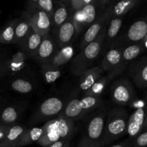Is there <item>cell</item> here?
<instances>
[{"label": "cell", "mask_w": 147, "mask_h": 147, "mask_svg": "<svg viewBox=\"0 0 147 147\" xmlns=\"http://www.w3.org/2000/svg\"><path fill=\"white\" fill-rule=\"evenodd\" d=\"M145 111L144 109H138L130 118L128 133L131 136H135L140 132L144 125Z\"/></svg>", "instance_id": "6da1fadb"}, {"label": "cell", "mask_w": 147, "mask_h": 147, "mask_svg": "<svg viewBox=\"0 0 147 147\" xmlns=\"http://www.w3.org/2000/svg\"><path fill=\"white\" fill-rule=\"evenodd\" d=\"M147 35V22L140 20L131 25L128 30V38L134 42L139 41Z\"/></svg>", "instance_id": "7a4b0ae2"}, {"label": "cell", "mask_w": 147, "mask_h": 147, "mask_svg": "<svg viewBox=\"0 0 147 147\" xmlns=\"http://www.w3.org/2000/svg\"><path fill=\"white\" fill-rule=\"evenodd\" d=\"M62 109V102L56 98H50L45 100L41 105L40 110L46 116H53L59 113Z\"/></svg>", "instance_id": "3957f363"}, {"label": "cell", "mask_w": 147, "mask_h": 147, "mask_svg": "<svg viewBox=\"0 0 147 147\" xmlns=\"http://www.w3.org/2000/svg\"><path fill=\"white\" fill-rule=\"evenodd\" d=\"M104 126V121L101 117H96L92 119L89 124L88 133L89 137L96 139L100 136Z\"/></svg>", "instance_id": "277c9868"}, {"label": "cell", "mask_w": 147, "mask_h": 147, "mask_svg": "<svg viewBox=\"0 0 147 147\" xmlns=\"http://www.w3.org/2000/svg\"><path fill=\"white\" fill-rule=\"evenodd\" d=\"M74 32V27L71 22H66L61 27L59 30V38L63 42L70 41Z\"/></svg>", "instance_id": "5b68a950"}, {"label": "cell", "mask_w": 147, "mask_h": 147, "mask_svg": "<svg viewBox=\"0 0 147 147\" xmlns=\"http://www.w3.org/2000/svg\"><path fill=\"white\" fill-rule=\"evenodd\" d=\"M113 96L120 103H127L131 98V93L125 86H119L114 90Z\"/></svg>", "instance_id": "8992f818"}, {"label": "cell", "mask_w": 147, "mask_h": 147, "mask_svg": "<svg viewBox=\"0 0 147 147\" xmlns=\"http://www.w3.org/2000/svg\"><path fill=\"white\" fill-rule=\"evenodd\" d=\"M82 111V109L80 104V100L74 99L68 104L65 112L68 117H74L79 115Z\"/></svg>", "instance_id": "52a82bcc"}, {"label": "cell", "mask_w": 147, "mask_h": 147, "mask_svg": "<svg viewBox=\"0 0 147 147\" xmlns=\"http://www.w3.org/2000/svg\"><path fill=\"white\" fill-rule=\"evenodd\" d=\"M125 129V122L122 119H116L111 122L108 126L109 131L114 135H118L122 133Z\"/></svg>", "instance_id": "ba28073f"}, {"label": "cell", "mask_w": 147, "mask_h": 147, "mask_svg": "<svg viewBox=\"0 0 147 147\" xmlns=\"http://www.w3.org/2000/svg\"><path fill=\"white\" fill-rule=\"evenodd\" d=\"M13 88L20 93H28L32 90V86L29 82L23 80H17L12 85Z\"/></svg>", "instance_id": "9c48e42d"}, {"label": "cell", "mask_w": 147, "mask_h": 147, "mask_svg": "<svg viewBox=\"0 0 147 147\" xmlns=\"http://www.w3.org/2000/svg\"><path fill=\"white\" fill-rule=\"evenodd\" d=\"M99 50H100V47H99V45L97 42H90L84 50L85 56L88 59L95 58L97 56Z\"/></svg>", "instance_id": "30bf717a"}, {"label": "cell", "mask_w": 147, "mask_h": 147, "mask_svg": "<svg viewBox=\"0 0 147 147\" xmlns=\"http://www.w3.org/2000/svg\"><path fill=\"white\" fill-rule=\"evenodd\" d=\"M141 52V48L138 45H131L123 52V57L125 60H130L136 57Z\"/></svg>", "instance_id": "8fae6325"}, {"label": "cell", "mask_w": 147, "mask_h": 147, "mask_svg": "<svg viewBox=\"0 0 147 147\" xmlns=\"http://www.w3.org/2000/svg\"><path fill=\"white\" fill-rule=\"evenodd\" d=\"M53 52V45L48 40H44L41 43L39 49V55L42 57H47Z\"/></svg>", "instance_id": "7c38bea8"}, {"label": "cell", "mask_w": 147, "mask_h": 147, "mask_svg": "<svg viewBox=\"0 0 147 147\" xmlns=\"http://www.w3.org/2000/svg\"><path fill=\"white\" fill-rule=\"evenodd\" d=\"M84 16V21L87 23H90L95 18V9L92 4H87L84 7L82 11Z\"/></svg>", "instance_id": "4fadbf2b"}, {"label": "cell", "mask_w": 147, "mask_h": 147, "mask_svg": "<svg viewBox=\"0 0 147 147\" xmlns=\"http://www.w3.org/2000/svg\"><path fill=\"white\" fill-rule=\"evenodd\" d=\"M99 30H100V26L98 24H95L91 26L89 30L86 31V34H85L84 39L86 42H92V40H94V39L95 38L97 33L99 32Z\"/></svg>", "instance_id": "5bb4252c"}, {"label": "cell", "mask_w": 147, "mask_h": 147, "mask_svg": "<svg viewBox=\"0 0 147 147\" xmlns=\"http://www.w3.org/2000/svg\"><path fill=\"white\" fill-rule=\"evenodd\" d=\"M121 24H122V22L119 19H115V20H112L111 22L109 30H108V35L110 37H115L119 32Z\"/></svg>", "instance_id": "9a60e30c"}, {"label": "cell", "mask_w": 147, "mask_h": 147, "mask_svg": "<svg viewBox=\"0 0 147 147\" xmlns=\"http://www.w3.org/2000/svg\"><path fill=\"white\" fill-rule=\"evenodd\" d=\"M37 26L40 29H47L50 26V21L48 15L45 11H40L38 14V20H37Z\"/></svg>", "instance_id": "2e32d148"}, {"label": "cell", "mask_w": 147, "mask_h": 147, "mask_svg": "<svg viewBox=\"0 0 147 147\" xmlns=\"http://www.w3.org/2000/svg\"><path fill=\"white\" fill-rule=\"evenodd\" d=\"M48 136L49 139L51 142H56L59 139L60 135H59V130H58L57 123L56 122L52 123L48 129Z\"/></svg>", "instance_id": "e0dca14e"}, {"label": "cell", "mask_w": 147, "mask_h": 147, "mask_svg": "<svg viewBox=\"0 0 147 147\" xmlns=\"http://www.w3.org/2000/svg\"><path fill=\"white\" fill-rule=\"evenodd\" d=\"M3 120L7 122H13L17 119V113L12 108H7L2 113Z\"/></svg>", "instance_id": "ac0fdd59"}, {"label": "cell", "mask_w": 147, "mask_h": 147, "mask_svg": "<svg viewBox=\"0 0 147 147\" xmlns=\"http://www.w3.org/2000/svg\"><path fill=\"white\" fill-rule=\"evenodd\" d=\"M67 17V11L66 9L63 7H61L57 11L55 12L54 14V20L55 22L57 24H61L65 21V20Z\"/></svg>", "instance_id": "d6986e66"}, {"label": "cell", "mask_w": 147, "mask_h": 147, "mask_svg": "<svg viewBox=\"0 0 147 147\" xmlns=\"http://www.w3.org/2000/svg\"><path fill=\"white\" fill-rule=\"evenodd\" d=\"M56 123H57L58 130H59L60 137L63 138L66 136V135L69 133V127H68V124L66 123V121L63 119H59L58 121H56Z\"/></svg>", "instance_id": "ffe728a7"}, {"label": "cell", "mask_w": 147, "mask_h": 147, "mask_svg": "<svg viewBox=\"0 0 147 147\" xmlns=\"http://www.w3.org/2000/svg\"><path fill=\"white\" fill-rule=\"evenodd\" d=\"M107 59L111 64H117L120 60V55L118 50H112L107 55Z\"/></svg>", "instance_id": "44dd1931"}, {"label": "cell", "mask_w": 147, "mask_h": 147, "mask_svg": "<svg viewBox=\"0 0 147 147\" xmlns=\"http://www.w3.org/2000/svg\"><path fill=\"white\" fill-rule=\"evenodd\" d=\"M96 99L93 97H86L80 100V104L82 109H88L96 104Z\"/></svg>", "instance_id": "7402d4cb"}, {"label": "cell", "mask_w": 147, "mask_h": 147, "mask_svg": "<svg viewBox=\"0 0 147 147\" xmlns=\"http://www.w3.org/2000/svg\"><path fill=\"white\" fill-rule=\"evenodd\" d=\"M40 42H41V39H40V37L39 36V34L34 33V34H33L30 36V39H29V48L31 49V50L35 49L40 44Z\"/></svg>", "instance_id": "603a6c76"}, {"label": "cell", "mask_w": 147, "mask_h": 147, "mask_svg": "<svg viewBox=\"0 0 147 147\" xmlns=\"http://www.w3.org/2000/svg\"><path fill=\"white\" fill-rule=\"evenodd\" d=\"M23 131V129L21 126H14L12 129L10 130V134L8 135V139L9 140L13 141L14 139H17Z\"/></svg>", "instance_id": "cb8c5ba5"}, {"label": "cell", "mask_w": 147, "mask_h": 147, "mask_svg": "<svg viewBox=\"0 0 147 147\" xmlns=\"http://www.w3.org/2000/svg\"><path fill=\"white\" fill-rule=\"evenodd\" d=\"M136 147H146L147 146V130L140 134L135 141Z\"/></svg>", "instance_id": "d4e9b609"}, {"label": "cell", "mask_w": 147, "mask_h": 147, "mask_svg": "<svg viewBox=\"0 0 147 147\" xmlns=\"http://www.w3.org/2000/svg\"><path fill=\"white\" fill-rule=\"evenodd\" d=\"M27 30H28V26L26 23H20L16 28V34L19 37H23L27 32Z\"/></svg>", "instance_id": "484cf974"}, {"label": "cell", "mask_w": 147, "mask_h": 147, "mask_svg": "<svg viewBox=\"0 0 147 147\" xmlns=\"http://www.w3.org/2000/svg\"><path fill=\"white\" fill-rule=\"evenodd\" d=\"M131 4L129 1H122L118 3L115 7V12L116 14H120L125 11V8Z\"/></svg>", "instance_id": "4316f807"}, {"label": "cell", "mask_w": 147, "mask_h": 147, "mask_svg": "<svg viewBox=\"0 0 147 147\" xmlns=\"http://www.w3.org/2000/svg\"><path fill=\"white\" fill-rule=\"evenodd\" d=\"M138 78L141 84H147V64L141 69Z\"/></svg>", "instance_id": "83f0119b"}, {"label": "cell", "mask_w": 147, "mask_h": 147, "mask_svg": "<svg viewBox=\"0 0 147 147\" xmlns=\"http://www.w3.org/2000/svg\"><path fill=\"white\" fill-rule=\"evenodd\" d=\"M38 4L40 7L47 11H51L53 8V2L51 0H40L38 1Z\"/></svg>", "instance_id": "f1b7e54d"}, {"label": "cell", "mask_w": 147, "mask_h": 147, "mask_svg": "<svg viewBox=\"0 0 147 147\" xmlns=\"http://www.w3.org/2000/svg\"><path fill=\"white\" fill-rule=\"evenodd\" d=\"M43 133V130L39 128H34L31 130L30 132V137L33 141H37Z\"/></svg>", "instance_id": "f546056e"}, {"label": "cell", "mask_w": 147, "mask_h": 147, "mask_svg": "<svg viewBox=\"0 0 147 147\" xmlns=\"http://www.w3.org/2000/svg\"><path fill=\"white\" fill-rule=\"evenodd\" d=\"M94 84V78L92 76H89L86 78L85 81L81 84V88L83 90H86L89 88H90Z\"/></svg>", "instance_id": "4dcf8cb0"}, {"label": "cell", "mask_w": 147, "mask_h": 147, "mask_svg": "<svg viewBox=\"0 0 147 147\" xmlns=\"http://www.w3.org/2000/svg\"><path fill=\"white\" fill-rule=\"evenodd\" d=\"M60 76V73L59 71L56 72H48L46 74V80H48V82H53L55 80L58 78Z\"/></svg>", "instance_id": "1f68e13d"}, {"label": "cell", "mask_w": 147, "mask_h": 147, "mask_svg": "<svg viewBox=\"0 0 147 147\" xmlns=\"http://www.w3.org/2000/svg\"><path fill=\"white\" fill-rule=\"evenodd\" d=\"M14 36V30L12 27H8L4 30V33H3V37L7 41H10L13 38Z\"/></svg>", "instance_id": "d6a6232c"}, {"label": "cell", "mask_w": 147, "mask_h": 147, "mask_svg": "<svg viewBox=\"0 0 147 147\" xmlns=\"http://www.w3.org/2000/svg\"><path fill=\"white\" fill-rule=\"evenodd\" d=\"M92 89H93V91L95 93H100L102 90V89H103V86L101 83H97V84H95L93 86V88Z\"/></svg>", "instance_id": "836d02e7"}, {"label": "cell", "mask_w": 147, "mask_h": 147, "mask_svg": "<svg viewBox=\"0 0 147 147\" xmlns=\"http://www.w3.org/2000/svg\"><path fill=\"white\" fill-rule=\"evenodd\" d=\"M63 53L66 57H71V55H72V49L71 47H66L63 50Z\"/></svg>", "instance_id": "e575fe53"}, {"label": "cell", "mask_w": 147, "mask_h": 147, "mask_svg": "<svg viewBox=\"0 0 147 147\" xmlns=\"http://www.w3.org/2000/svg\"><path fill=\"white\" fill-rule=\"evenodd\" d=\"M76 19H77L78 20H79V21H81V22L84 21V16H83V14H82V11H81L80 13H77L76 15Z\"/></svg>", "instance_id": "d590c367"}, {"label": "cell", "mask_w": 147, "mask_h": 147, "mask_svg": "<svg viewBox=\"0 0 147 147\" xmlns=\"http://www.w3.org/2000/svg\"><path fill=\"white\" fill-rule=\"evenodd\" d=\"M62 146H63V143L61 142H56L53 145H51L50 147H62Z\"/></svg>", "instance_id": "8d00e7d4"}, {"label": "cell", "mask_w": 147, "mask_h": 147, "mask_svg": "<svg viewBox=\"0 0 147 147\" xmlns=\"http://www.w3.org/2000/svg\"><path fill=\"white\" fill-rule=\"evenodd\" d=\"M144 126H145V128H146V129H147V116H146V118L145 121H144Z\"/></svg>", "instance_id": "74e56055"}, {"label": "cell", "mask_w": 147, "mask_h": 147, "mask_svg": "<svg viewBox=\"0 0 147 147\" xmlns=\"http://www.w3.org/2000/svg\"><path fill=\"white\" fill-rule=\"evenodd\" d=\"M112 147H122V146H120V145H116V146H114Z\"/></svg>", "instance_id": "f35d334b"}, {"label": "cell", "mask_w": 147, "mask_h": 147, "mask_svg": "<svg viewBox=\"0 0 147 147\" xmlns=\"http://www.w3.org/2000/svg\"><path fill=\"white\" fill-rule=\"evenodd\" d=\"M145 46H146V48H147V40L145 42Z\"/></svg>", "instance_id": "ab89813d"}]
</instances>
